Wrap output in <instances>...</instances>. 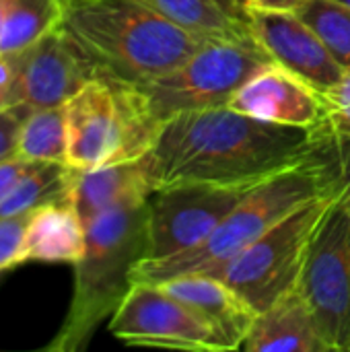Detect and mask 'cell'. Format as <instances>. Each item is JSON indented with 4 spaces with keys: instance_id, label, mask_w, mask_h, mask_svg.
I'll return each instance as SVG.
<instances>
[{
    "instance_id": "obj_1",
    "label": "cell",
    "mask_w": 350,
    "mask_h": 352,
    "mask_svg": "<svg viewBox=\"0 0 350 352\" xmlns=\"http://www.w3.org/2000/svg\"><path fill=\"white\" fill-rule=\"evenodd\" d=\"M311 130L270 124L225 107L177 113L144 155L155 190L175 184L256 186L307 161Z\"/></svg>"
},
{
    "instance_id": "obj_2",
    "label": "cell",
    "mask_w": 350,
    "mask_h": 352,
    "mask_svg": "<svg viewBox=\"0 0 350 352\" xmlns=\"http://www.w3.org/2000/svg\"><path fill=\"white\" fill-rule=\"evenodd\" d=\"M64 27L97 76L136 87L167 74L208 41L140 0H68Z\"/></svg>"
},
{
    "instance_id": "obj_3",
    "label": "cell",
    "mask_w": 350,
    "mask_h": 352,
    "mask_svg": "<svg viewBox=\"0 0 350 352\" xmlns=\"http://www.w3.org/2000/svg\"><path fill=\"white\" fill-rule=\"evenodd\" d=\"M87 243L74 266V289L64 324L45 351L83 352L128 291L132 272L149 256V200L128 202L85 225Z\"/></svg>"
},
{
    "instance_id": "obj_4",
    "label": "cell",
    "mask_w": 350,
    "mask_h": 352,
    "mask_svg": "<svg viewBox=\"0 0 350 352\" xmlns=\"http://www.w3.org/2000/svg\"><path fill=\"white\" fill-rule=\"evenodd\" d=\"M338 192L330 165L314 151L307 161L258 184L202 243L163 260L138 262L132 283L159 285L184 274H215L295 208Z\"/></svg>"
},
{
    "instance_id": "obj_5",
    "label": "cell",
    "mask_w": 350,
    "mask_h": 352,
    "mask_svg": "<svg viewBox=\"0 0 350 352\" xmlns=\"http://www.w3.org/2000/svg\"><path fill=\"white\" fill-rule=\"evenodd\" d=\"M66 163L72 169L142 159L163 130L142 87L97 76L68 99Z\"/></svg>"
},
{
    "instance_id": "obj_6",
    "label": "cell",
    "mask_w": 350,
    "mask_h": 352,
    "mask_svg": "<svg viewBox=\"0 0 350 352\" xmlns=\"http://www.w3.org/2000/svg\"><path fill=\"white\" fill-rule=\"evenodd\" d=\"M336 196L330 194L301 204L212 276L223 278L258 314L264 311L301 283L314 235Z\"/></svg>"
},
{
    "instance_id": "obj_7",
    "label": "cell",
    "mask_w": 350,
    "mask_h": 352,
    "mask_svg": "<svg viewBox=\"0 0 350 352\" xmlns=\"http://www.w3.org/2000/svg\"><path fill=\"white\" fill-rule=\"evenodd\" d=\"M274 62L258 41L208 39L167 74L142 85L165 124L177 113L225 107L262 66Z\"/></svg>"
},
{
    "instance_id": "obj_8",
    "label": "cell",
    "mask_w": 350,
    "mask_h": 352,
    "mask_svg": "<svg viewBox=\"0 0 350 352\" xmlns=\"http://www.w3.org/2000/svg\"><path fill=\"white\" fill-rule=\"evenodd\" d=\"M299 285L332 352H350V212L338 196L314 235Z\"/></svg>"
},
{
    "instance_id": "obj_9",
    "label": "cell",
    "mask_w": 350,
    "mask_h": 352,
    "mask_svg": "<svg viewBox=\"0 0 350 352\" xmlns=\"http://www.w3.org/2000/svg\"><path fill=\"white\" fill-rule=\"evenodd\" d=\"M256 186L175 184L155 190L149 196L146 260H163L202 243Z\"/></svg>"
},
{
    "instance_id": "obj_10",
    "label": "cell",
    "mask_w": 350,
    "mask_h": 352,
    "mask_svg": "<svg viewBox=\"0 0 350 352\" xmlns=\"http://www.w3.org/2000/svg\"><path fill=\"white\" fill-rule=\"evenodd\" d=\"M109 332L130 346L223 352L212 328L161 285L134 283L116 314Z\"/></svg>"
},
{
    "instance_id": "obj_11",
    "label": "cell",
    "mask_w": 350,
    "mask_h": 352,
    "mask_svg": "<svg viewBox=\"0 0 350 352\" xmlns=\"http://www.w3.org/2000/svg\"><path fill=\"white\" fill-rule=\"evenodd\" d=\"M93 78V64L62 23L21 52L14 99L31 109L60 107Z\"/></svg>"
},
{
    "instance_id": "obj_12",
    "label": "cell",
    "mask_w": 350,
    "mask_h": 352,
    "mask_svg": "<svg viewBox=\"0 0 350 352\" xmlns=\"http://www.w3.org/2000/svg\"><path fill=\"white\" fill-rule=\"evenodd\" d=\"M250 29L266 54L320 93L334 87L344 68L336 62L316 29L297 12L250 8Z\"/></svg>"
},
{
    "instance_id": "obj_13",
    "label": "cell",
    "mask_w": 350,
    "mask_h": 352,
    "mask_svg": "<svg viewBox=\"0 0 350 352\" xmlns=\"http://www.w3.org/2000/svg\"><path fill=\"white\" fill-rule=\"evenodd\" d=\"M229 107L278 126L320 130L326 122L324 95L276 62L262 66L229 101Z\"/></svg>"
},
{
    "instance_id": "obj_14",
    "label": "cell",
    "mask_w": 350,
    "mask_h": 352,
    "mask_svg": "<svg viewBox=\"0 0 350 352\" xmlns=\"http://www.w3.org/2000/svg\"><path fill=\"white\" fill-rule=\"evenodd\" d=\"M159 285L212 328L223 352L243 346L258 311L223 278L212 274H184Z\"/></svg>"
},
{
    "instance_id": "obj_15",
    "label": "cell",
    "mask_w": 350,
    "mask_h": 352,
    "mask_svg": "<svg viewBox=\"0 0 350 352\" xmlns=\"http://www.w3.org/2000/svg\"><path fill=\"white\" fill-rule=\"evenodd\" d=\"M241 349L248 352H332L301 285L258 314Z\"/></svg>"
},
{
    "instance_id": "obj_16",
    "label": "cell",
    "mask_w": 350,
    "mask_h": 352,
    "mask_svg": "<svg viewBox=\"0 0 350 352\" xmlns=\"http://www.w3.org/2000/svg\"><path fill=\"white\" fill-rule=\"evenodd\" d=\"M151 194L144 157L97 169H74L72 175V204L85 225L116 206L149 200Z\"/></svg>"
},
{
    "instance_id": "obj_17",
    "label": "cell",
    "mask_w": 350,
    "mask_h": 352,
    "mask_svg": "<svg viewBox=\"0 0 350 352\" xmlns=\"http://www.w3.org/2000/svg\"><path fill=\"white\" fill-rule=\"evenodd\" d=\"M87 231L72 202H54L31 210L19 262L76 264L85 254Z\"/></svg>"
},
{
    "instance_id": "obj_18",
    "label": "cell",
    "mask_w": 350,
    "mask_h": 352,
    "mask_svg": "<svg viewBox=\"0 0 350 352\" xmlns=\"http://www.w3.org/2000/svg\"><path fill=\"white\" fill-rule=\"evenodd\" d=\"M74 169L66 163H29L0 202V219L31 212L54 202H72Z\"/></svg>"
},
{
    "instance_id": "obj_19",
    "label": "cell",
    "mask_w": 350,
    "mask_h": 352,
    "mask_svg": "<svg viewBox=\"0 0 350 352\" xmlns=\"http://www.w3.org/2000/svg\"><path fill=\"white\" fill-rule=\"evenodd\" d=\"M173 25L200 39L256 41L250 25L231 16L217 0H140Z\"/></svg>"
},
{
    "instance_id": "obj_20",
    "label": "cell",
    "mask_w": 350,
    "mask_h": 352,
    "mask_svg": "<svg viewBox=\"0 0 350 352\" xmlns=\"http://www.w3.org/2000/svg\"><path fill=\"white\" fill-rule=\"evenodd\" d=\"M68 0H8L0 27V54H19L64 23Z\"/></svg>"
},
{
    "instance_id": "obj_21",
    "label": "cell",
    "mask_w": 350,
    "mask_h": 352,
    "mask_svg": "<svg viewBox=\"0 0 350 352\" xmlns=\"http://www.w3.org/2000/svg\"><path fill=\"white\" fill-rule=\"evenodd\" d=\"M68 153V132H66V107H45L33 109L21 126L17 157L39 163H66ZM68 165V163H66Z\"/></svg>"
},
{
    "instance_id": "obj_22",
    "label": "cell",
    "mask_w": 350,
    "mask_h": 352,
    "mask_svg": "<svg viewBox=\"0 0 350 352\" xmlns=\"http://www.w3.org/2000/svg\"><path fill=\"white\" fill-rule=\"evenodd\" d=\"M297 14L307 21L328 45L336 62L350 68V4L336 0H305Z\"/></svg>"
},
{
    "instance_id": "obj_23",
    "label": "cell",
    "mask_w": 350,
    "mask_h": 352,
    "mask_svg": "<svg viewBox=\"0 0 350 352\" xmlns=\"http://www.w3.org/2000/svg\"><path fill=\"white\" fill-rule=\"evenodd\" d=\"M316 136V153L330 165L336 182H338V200L350 212V136L332 134L318 130Z\"/></svg>"
},
{
    "instance_id": "obj_24",
    "label": "cell",
    "mask_w": 350,
    "mask_h": 352,
    "mask_svg": "<svg viewBox=\"0 0 350 352\" xmlns=\"http://www.w3.org/2000/svg\"><path fill=\"white\" fill-rule=\"evenodd\" d=\"M322 95L326 101V122L320 130L350 136V68L342 72L334 87Z\"/></svg>"
},
{
    "instance_id": "obj_25",
    "label": "cell",
    "mask_w": 350,
    "mask_h": 352,
    "mask_svg": "<svg viewBox=\"0 0 350 352\" xmlns=\"http://www.w3.org/2000/svg\"><path fill=\"white\" fill-rule=\"evenodd\" d=\"M29 217L31 212L0 219V270H14L21 266L19 254Z\"/></svg>"
},
{
    "instance_id": "obj_26",
    "label": "cell",
    "mask_w": 350,
    "mask_h": 352,
    "mask_svg": "<svg viewBox=\"0 0 350 352\" xmlns=\"http://www.w3.org/2000/svg\"><path fill=\"white\" fill-rule=\"evenodd\" d=\"M33 109L25 103H17L0 111V161L12 157L17 153L19 132L23 122Z\"/></svg>"
},
{
    "instance_id": "obj_27",
    "label": "cell",
    "mask_w": 350,
    "mask_h": 352,
    "mask_svg": "<svg viewBox=\"0 0 350 352\" xmlns=\"http://www.w3.org/2000/svg\"><path fill=\"white\" fill-rule=\"evenodd\" d=\"M27 165H29V161H25L17 155L0 161V202L4 200L8 190L14 186V182L21 177V173L27 169Z\"/></svg>"
},
{
    "instance_id": "obj_28",
    "label": "cell",
    "mask_w": 350,
    "mask_h": 352,
    "mask_svg": "<svg viewBox=\"0 0 350 352\" xmlns=\"http://www.w3.org/2000/svg\"><path fill=\"white\" fill-rule=\"evenodd\" d=\"M250 8H262V10H287V12H297L299 6L305 0H248Z\"/></svg>"
},
{
    "instance_id": "obj_29",
    "label": "cell",
    "mask_w": 350,
    "mask_h": 352,
    "mask_svg": "<svg viewBox=\"0 0 350 352\" xmlns=\"http://www.w3.org/2000/svg\"><path fill=\"white\" fill-rule=\"evenodd\" d=\"M217 2H219L231 16H235L237 21L250 25V16H248V12H250V2H248V0H217Z\"/></svg>"
},
{
    "instance_id": "obj_30",
    "label": "cell",
    "mask_w": 350,
    "mask_h": 352,
    "mask_svg": "<svg viewBox=\"0 0 350 352\" xmlns=\"http://www.w3.org/2000/svg\"><path fill=\"white\" fill-rule=\"evenodd\" d=\"M10 105H17L12 93H10V91H0V111H4V109L10 107Z\"/></svg>"
},
{
    "instance_id": "obj_31",
    "label": "cell",
    "mask_w": 350,
    "mask_h": 352,
    "mask_svg": "<svg viewBox=\"0 0 350 352\" xmlns=\"http://www.w3.org/2000/svg\"><path fill=\"white\" fill-rule=\"evenodd\" d=\"M6 2H8V0H0V27H2V21H4V10H6Z\"/></svg>"
},
{
    "instance_id": "obj_32",
    "label": "cell",
    "mask_w": 350,
    "mask_h": 352,
    "mask_svg": "<svg viewBox=\"0 0 350 352\" xmlns=\"http://www.w3.org/2000/svg\"><path fill=\"white\" fill-rule=\"evenodd\" d=\"M10 270H0V285L4 283V278H6V274H8Z\"/></svg>"
},
{
    "instance_id": "obj_33",
    "label": "cell",
    "mask_w": 350,
    "mask_h": 352,
    "mask_svg": "<svg viewBox=\"0 0 350 352\" xmlns=\"http://www.w3.org/2000/svg\"><path fill=\"white\" fill-rule=\"evenodd\" d=\"M336 2H344V4H350V0H336Z\"/></svg>"
}]
</instances>
